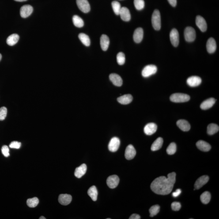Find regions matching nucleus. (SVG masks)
I'll return each instance as SVG.
<instances>
[{
	"label": "nucleus",
	"mask_w": 219,
	"mask_h": 219,
	"mask_svg": "<svg viewBox=\"0 0 219 219\" xmlns=\"http://www.w3.org/2000/svg\"><path fill=\"white\" fill-rule=\"evenodd\" d=\"M176 182V173L168 174V177L161 176L156 178L152 182L151 188L154 192L159 195H168L172 191Z\"/></svg>",
	"instance_id": "f257e3e1"
},
{
	"label": "nucleus",
	"mask_w": 219,
	"mask_h": 219,
	"mask_svg": "<svg viewBox=\"0 0 219 219\" xmlns=\"http://www.w3.org/2000/svg\"><path fill=\"white\" fill-rule=\"evenodd\" d=\"M170 99L171 101L173 102L182 103L189 101L190 97L189 95L186 94L176 93L171 95Z\"/></svg>",
	"instance_id": "f03ea898"
},
{
	"label": "nucleus",
	"mask_w": 219,
	"mask_h": 219,
	"mask_svg": "<svg viewBox=\"0 0 219 219\" xmlns=\"http://www.w3.org/2000/svg\"><path fill=\"white\" fill-rule=\"evenodd\" d=\"M152 26L156 31L160 30L161 27V15L159 10L156 9L152 16Z\"/></svg>",
	"instance_id": "7ed1b4c3"
},
{
	"label": "nucleus",
	"mask_w": 219,
	"mask_h": 219,
	"mask_svg": "<svg viewBox=\"0 0 219 219\" xmlns=\"http://www.w3.org/2000/svg\"><path fill=\"white\" fill-rule=\"evenodd\" d=\"M184 36L186 41L189 42L194 41L196 37L195 30L192 27H186L185 30Z\"/></svg>",
	"instance_id": "20e7f679"
},
{
	"label": "nucleus",
	"mask_w": 219,
	"mask_h": 219,
	"mask_svg": "<svg viewBox=\"0 0 219 219\" xmlns=\"http://www.w3.org/2000/svg\"><path fill=\"white\" fill-rule=\"evenodd\" d=\"M157 71V67L156 66L153 65H148L143 69L142 76L145 77H149L152 75L155 74Z\"/></svg>",
	"instance_id": "39448f33"
},
{
	"label": "nucleus",
	"mask_w": 219,
	"mask_h": 219,
	"mask_svg": "<svg viewBox=\"0 0 219 219\" xmlns=\"http://www.w3.org/2000/svg\"><path fill=\"white\" fill-rule=\"evenodd\" d=\"M77 3L79 9L84 13H87L90 11V5L87 0H77Z\"/></svg>",
	"instance_id": "423d86ee"
},
{
	"label": "nucleus",
	"mask_w": 219,
	"mask_h": 219,
	"mask_svg": "<svg viewBox=\"0 0 219 219\" xmlns=\"http://www.w3.org/2000/svg\"><path fill=\"white\" fill-rule=\"evenodd\" d=\"M120 145V141L117 137H113L111 139L108 144V149L110 152H115L119 149Z\"/></svg>",
	"instance_id": "0eeeda50"
},
{
	"label": "nucleus",
	"mask_w": 219,
	"mask_h": 219,
	"mask_svg": "<svg viewBox=\"0 0 219 219\" xmlns=\"http://www.w3.org/2000/svg\"><path fill=\"white\" fill-rule=\"evenodd\" d=\"M119 182V178L116 175H112L108 177L107 180V185L110 188L114 189L118 186Z\"/></svg>",
	"instance_id": "6e6552de"
},
{
	"label": "nucleus",
	"mask_w": 219,
	"mask_h": 219,
	"mask_svg": "<svg viewBox=\"0 0 219 219\" xmlns=\"http://www.w3.org/2000/svg\"><path fill=\"white\" fill-rule=\"evenodd\" d=\"M32 6L29 5H26L22 7L20 10V16L23 18H27L33 12Z\"/></svg>",
	"instance_id": "1a4fd4ad"
},
{
	"label": "nucleus",
	"mask_w": 219,
	"mask_h": 219,
	"mask_svg": "<svg viewBox=\"0 0 219 219\" xmlns=\"http://www.w3.org/2000/svg\"><path fill=\"white\" fill-rule=\"evenodd\" d=\"M197 26L202 32H205L207 30V24L205 19L202 16H198L196 19Z\"/></svg>",
	"instance_id": "9d476101"
},
{
	"label": "nucleus",
	"mask_w": 219,
	"mask_h": 219,
	"mask_svg": "<svg viewBox=\"0 0 219 219\" xmlns=\"http://www.w3.org/2000/svg\"><path fill=\"white\" fill-rule=\"evenodd\" d=\"M170 40L174 47H177L179 43V34L175 28H174L170 32Z\"/></svg>",
	"instance_id": "9b49d317"
},
{
	"label": "nucleus",
	"mask_w": 219,
	"mask_h": 219,
	"mask_svg": "<svg viewBox=\"0 0 219 219\" xmlns=\"http://www.w3.org/2000/svg\"><path fill=\"white\" fill-rule=\"evenodd\" d=\"M136 155L135 149L131 145H129L125 151V156L127 160H131L134 158Z\"/></svg>",
	"instance_id": "f8f14e48"
},
{
	"label": "nucleus",
	"mask_w": 219,
	"mask_h": 219,
	"mask_svg": "<svg viewBox=\"0 0 219 219\" xmlns=\"http://www.w3.org/2000/svg\"><path fill=\"white\" fill-rule=\"evenodd\" d=\"M209 180V177L207 175H203L200 177L196 182L194 187L196 190H198L206 184Z\"/></svg>",
	"instance_id": "ddd939ff"
},
{
	"label": "nucleus",
	"mask_w": 219,
	"mask_h": 219,
	"mask_svg": "<svg viewBox=\"0 0 219 219\" xmlns=\"http://www.w3.org/2000/svg\"><path fill=\"white\" fill-rule=\"evenodd\" d=\"M157 126L156 124L151 123L145 126L144 129V132L147 135H152L157 131Z\"/></svg>",
	"instance_id": "4468645a"
},
{
	"label": "nucleus",
	"mask_w": 219,
	"mask_h": 219,
	"mask_svg": "<svg viewBox=\"0 0 219 219\" xmlns=\"http://www.w3.org/2000/svg\"><path fill=\"white\" fill-rule=\"evenodd\" d=\"M202 82L201 77L197 76H192L187 79V83L191 87H196L199 86Z\"/></svg>",
	"instance_id": "2eb2a0df"
},
{
	"label": "nucleus",
	"mask_w": 219,
	"mask_h": 219,
	"mask_svg": "<svg viewBox=\"0 0 219 219\" xmlns=\"http://www.w3.org/2000/svg\"><path fill=\"white\" fill-rule=\"evenodd\" d=\"M109 78L116 86L121 87L123 84V80L122 77L116 73H111L110 75Z\"/></svg>",
	"instance_id": "dca6fc26"
},
{
	"label": "nucleus",
	"mask_w": 219,
	"mask_h": 219,
	"mask_svg": "<svg viewBox=\"0 0 219 219\" xmlns=\"http://www.w3.org/2000/svg\"><path fill=\"white\" fill-rule=\"evenodd\" d=\"M58 201L61 205H67L71 202L72 197L68 194H60L58 197Z\"/></svg>",
	"instance_id": "f3484780"
},
{
	"label": "nucleus",
	"mask_w": 219,
	"mask_h": 219,
	"mask_svg": "<svg viewBox=\"0 0 219 219\" xmlns=\"http://www.w3.org/2000/svg\"><path fill=\"white\" fill-rule=\"evenodd\" d=\"M216 43L215 40L213 38L211 37L208 39L207 43V49L209 53H213L216 50Z\"/></svg>",
	"instance_id": "a211bd4d"
},
{
	"label": "nucleus",
	"mask_w": 219,
	"mask_h": 219,
	"mask_svg": "<svg viewBox=\"0 0 219 219\" xmlns=\"http://www.w3.org/2000/svg\"><path fill=\"white\" fill-rule=\"evenodd\" d=\"M119 15L120 16L122 19L123 21H129L131 19V15H130V11L127 7H122Z\"/></svg>",
	"instance_id": "6ab92c4d"
},
{
	"label": "nucleus",
	"mask_w": 219,
	"mask_h": 219,
	"mask_svg": "<svg viewBox=\"0 0 219 219\" xmlns=\"http://www.w3.org/2000/svg\"><path fill=\"white\" fill-rule=\"evenodd\" d=\"M143 37V30L141 28H138L135 31L133 38L134 42L137 43H139L142 41Z\"/></svg>",
	"instance_id": "aec40b11"
},
{
	"label": "nucleus",
	"mask_w": 219,
	"mask_h": 219,
	"mask_svg": "<svg viewBox=\"0 0 219 219\" xmlns=\"http://www.w3.org/2000/svg\"><path fill=\"white\" fill-rule=\"evenodd\" d=\"M177 125L181 130L184 132L189 131L191 127L188 122L183 119H181L178 121L177 122Z\"/></svg>",
	"instance_id": "412c9836"
},
{
	"label": "nucleus",
	"mask_w": 219,
	"mask_h": 219,
	"mask_svg": "<svg viewBox=\"0 0 219 219\" xmlns=\"http://www.w3.org/2000/svg\"><path fill=\"white\" fill-rule=\"evenodd\" d=\"M216 100L213 98H210L207 100L204 101L201 105V108L202 110H206L212 108L215 104Z\"/></svg>",
	"instance_id": "4be33fe9"
},
{
	"label": "nucleus",
	"mask_w": 219,
	"mask_h": 219,
	"mask_svg": "<svg viewBox=\"0 0 219 219\" xmlns=\"http://www.w3.org/2000/svg\"><path fill=\"white\" fill-rule=\"evenodd\" d=\"M87 167L85 164H82L80 167L76 168L74 175L77 178H81L85 175L87 172Z\"/></svg>",
	"instance_id": "5701e85b"
},
{
	"label": "nucleus",
	"mask_w": 219,
	"mask_h": 219,
	"mask_svg": "<svg viewBox=\"0 0 219 219\" xmlns=\"http://www.w3.org/2000/svg\"><path fill=\"white\" fill-rule=\"evenodd\" d=\"M197 148L199 150L204 152H209L211 149V146L208 143L203 141H199L197 142Z\"/></svg>",
	"instance_id": "b1692460"
},
{
	"label": "nucleus",
	"mask_w": 219,
	"mask_h": 219,
	"mask_svg": "<svg viewBox=\"0 0 219 219\" xmlns=\"http://www.w3.org/2000/svg\"><path fill=\"white\" fill-rule=\"evenodd\" d=\"M110 44V40L108 36L106 35H102L100 38V45L102 50L107 51L108 48Z\"/></svg>",
	"instance_id": "393cba45"
},
{
	"label": "nucleus",
	"mask_w": 219,
	"mask_h": 219,
	"mask_svg": "<svg viewBox=\"0 0 219 219\" xmlns=\"http://www.w3.org/2000/svg\"><path fill=\"white\" fill-rule=\"evenodd\" d=\"M133 100V97L132 95L126 94L119 97L117 98L118 102L121 104L126 105L130 104Z\"/></svg>",
	"instance_id": "a878e982"
},
{
	"label": "nucleus",
	"mask_w": 219,
	"mask_h": 219,
	"mask_svg": "<svg viewBox=\"0 0 219 219\" xmlns=\"http://www.w3.org/2000/svg\"><path fill=\"white\" fill-rule=\"evenodd\" d=\"M19 36L17 34H13L8 37L7 39V43L8 45L13 46L18 42Z\"/></svg>",
	"instance_id": "bb28decb"
},
{
	"label": "nucleus",
	"mask_w": 219,
	"mask_h": 219,
	"mask_svg": "<svg viewBox=\"0 0 219 219\" xmlns=\"http://www.w3.org/2000/svg\"><path fill=\"white\" fill-rule=\"evenodd\" d=\"M163 143V139L161 137L157 138L152 144L151 147V150L152 151H156L161 149Z\"/></svg>",
	"instance_id": "cd10ccee"
},
{
	"label": "nucleus",
	"mask_w": 219,
	"mask_h": 219,
	"mask_svg": "<svg viewBox=\"0 0 219 219\" xmlns=\"http://www.w3.org/2000/svg\"><path fill=\"white\" fill-rule=\"evenodd\" d=\"M88 196L92 198V201H96L97 200L98 192L96 186H93L90 187L87 192Z\"/></svg>",
	"instance_id": "c85d7f7f"
},
{
	"label": "nucleus",
	"mask_w": 219,
	"mask_h": 219,
	"mask_svg": "<svg viewBox=\"0 0 219 219\" xmlns=\"http://www.w3.org/2000/svg\"><path fill=\"white\" fill-rule=\"evenodd\" d=\"M219 130V127L218 125L214 123L210 124L207 127V134L210 135H212L217 132Z\"/></svg>",
	"instance_id": "c756f323"
},
{
	"label": "nucleus",
	"mask_w": 219,
	"mask_h": 219,
	"mask_svg": "<svg viewBox=\"0 0 219 219\" xmlns=\"http://www.w3.org/2000/svg\"><path fill=\"white\" fill-rule=\"evenodd\" d=\"M78 37L84 45L89 46L90 45V39L87 35L85 33H81L79 35Z\"/></svg>",
	"instance_id": "7c9ffc66"
},
{
	"label": "nucleus",
	"mask_w": 219,
	"mask_h": 219,
	"mask_svg": "<svg viewBox=\"0 0 219 219\" xmlns=\"http://www.w3.org/2000/svg\"><path fill=\"white\" fill-rule=\"evenodd\" d=\"M73 22L74 25L78 28H81L83 27L84 22L83 20L77 15H75L73 17Z\"/></svg>",
	"instance_id": "2f4dec72"
},
{
	"label": "nucleus",
	"mask_w": 219,
	"mask_h": 219,
	"mask_svg": "<svg viewBox=\"0 0 219 219\" xmlns=\"http://www.w3.org/2000/svg\"><path fill=\"white\" fill-rule=\"evenodd\" d=\"M211 196L209 192L206 191L202 193L201 196V200L202 203L207 204L210 202Z\"/></svg>",
	"instance_id": "473e14b6"
},
{
	"label": "nucleus",
	"mask_w": 219,
	"mask_h": 219,
	"mask_svg": "<svg viewBox=\"0 0 219 219\" xmlns=\"http://www.w3.org/2000/svg\"><path fill=\"white\" fill-rule=\"evenodd\" d=\"M39 201L37 197H34L33 198H29L27 201V205L28 207L31 208L36 207L39 204Z\"/></svg>",
	"instance_id": "72a5a7b5"
},
{
	"label": "nucleus",
	"mask_w": 219,
	"mask_h": 219,
	"mask_svg": "<svg viewBox=\"0 0 219 219\" xmlns=\"http://www.w3.org/2000/svg\"><path fill=\"white\" fill-rule=\"evenodd\" d=\"M112 6L113 10L115 14L119 15L121 8H122L119 2L117 1H113L112 2Z\"/></svg>",
	"instance_id": "f704fd0d"
},
{
	"label": "nucleus",
	"mask_w": 219,
	"mask_h": 219,
	"mask_svg": "<svg viewBox=\"0 0 219 219\" xmlns=\"http://www.w3.org/2000/svg\"><path fill=\"white\" fill-rule=\"evenodd\" d=\"M160 207L158 205H156L152 206L149 210L150 217H153L156 216L160 212Z\"/></svg>",
	"instance_id": "c9c22d12"
},
{
	"label": "nucleus",
	"mask_w": 219,
	"mask_h": 219,
	"mask_svg": "<svg viewBox=\"0 0 219 219\" xmlns=\"http://www.w3.org/2000/svg\"><path fill=\"white\" fill-rule=\"evenodd\" d=\"M177 146L176 144L174 142L171 143L168 148H167V152L168 155H172L174 154L176 152Z\"/></svg>",
	"instance_id": "e433bc0d"
},
{
	"label": "nucleus",
	"mask_w": 219,
	"mask_h": 219,
	"mask_svg": "<svg viewBox=\"0 0 219 219\" xmlns=\"http://www.w3.org/2000/svg\"><path fill=\"white\" fill-rule=\"evenodd\" d=\"M134 6L138 10H142L145 7L144 0H134Z\"/></svg>",
	"instance_id": "4c0bfd02"
},
{
	"label": "nucleus",
	"mask_w": 219,
	"mask_h": 219,
	"mask_svg": "<svg viewBox=\"0 0 219 219\" xmlns=\"http://www.w3.org/2000/svg\"><path fill=\"white\" fill-rule=\"evenodd\" d=\"M117 62L119 65H123L125 63L126 61V57L123 53L119 52L117 56Z\"/></svg>",
	"instance_id": "58836bf2"
},
{
	"label": "nucleus",
	"mask_w": 219,
	"mask_h": 219,
	"mask_svg": "<svg viewBox=\"0 0 219 219\" xmlns=\"http://www.w3.org/2000/svg\"><path fill=\"white\" fill-rule=\"evenodd\" d=\"M7 114V109L5 107L0 108V121H3L5 119Z\"/></svg>",
	"instance_id": "ea45409f"
},
{
	"label": "nucleus",
	"mask_w": 219,
	"mask_h": 219,
	"mask_svg": "<svg viewBox=\"0 0 219 219\" xmlns=\"http://www.w3.org/2000/svg\"><path fill=\"white\" fill-rule=\"evenodd\" d=\"M171 207L172 210L175 211H178L180 210L181 208V205L180 202H175L171 204Z\"/></svg>",
	"instance_id": "a19ab883"
},
{
	"label": "nucleus",
	"mask_w": 219,
	"mask_h": 219,
	"mask_svg": "<svg viewBox=\"0 0 219 219\" xmlns=\"http://www.w3.org/2000/svg\"><path fill=\"white\" fill-rule=\"evenodd\" d=\"M2 153L4 156L5 157H8L9 156V149L8 146L7 145H4L2 146V149H1Z\"/></svg>",
	"instance_id": "79ce46f5"
},
{
	"label": "nucleus",
	"mask_w": 219,
	"mask_h": 219,
	"mask_svg": "<svg viewBox=\"0 0 219 219\" xmlns=\"http://www.w3.org/2000/svg\"><path fill=\"white\" fill-rule=\"evenodd\" d=\"M21 144L17 141H13L9 145V147L12 149H19L21 147Z\"/></svg>",
	"instance_id": "37998d69"
},
{
	"label": "nucleus",
	"mask_w": 219,
	"mask_h": 219,
	"mask_svg": "<svg viewBox=\"0 0 219 219\" xmlns=\"http://www.w3.org/2000/svg\"><path fill=\"white\" fill-rule=\"evenodd\" d=\"M181 193H182V191H181L180 189H177V190H176V191L175 192L172 193V197H175V198H176V197L179 196L180 195V194H181Z\"/></svg>",
	"instance_id": "c03bdc74"
},
{
	"label": "nucleus",
	"mask_w": 219,
	"mask_h": 219,
	"mask_svg": "<svg viewBox=\"0 0 219 219\" xmlns=\"http://www.w3.org/2000/svg\"><path fill=\"white\" fill-rule=\"evenodd\" d=\"M168 2L170 3V5L175 7L176 6L177 4V0H168Z\"/></svg>",
	"instance_id": "a18cd8bd"
},
{
	"label": "nucleus",
	"mask_w": 219,
	"mask_h": 219,
	"mask_svg": "<svg viewBox=\"0 0 219 219\" xmlns=\"http://www.w3.org/2000/svg\"><path fill=\"white\" fill-rule=\"evenodd\" d=\"M130 219H141V217L138 214H133L132 215L130 218Z\"/></svg>",
	"instance_id": "49530a36"
},
{
	"label": "nucleus",
	"mask_w": 219,
	"mask_h": 219,
	"mask_svg": "<svg viewBox=\"0 0 219 219\" xmlns=\"http://www.w3.org/2000/svg\"><path fill=\"white\" fill-rule=\"evenodd\" d=\"M16 1H18V2H24V1H27V0H14Z\"/></svg>",
	"instance_id": "de8ad7c7"
},
{
	"label": "nucleus",
	"mask_w": 219,
	"mask_h": 219,
	"mask_svg": "<svg viewBox=\"0 0 219 219\" xmlns=\"http://www.w3.org/2000/svg\"><path fill=\"white\" fill-rule=\"evenodd\" d=\"M39 219H46L45 217H43V216H41L40 217H39Z\"/></svg>",
	"instance_id": "09e8293b"
},
{
	"label": "nucleus",
	"mask_w": 219,
	"mask_h": 219,
	"mask_svg": "<svg viewBox=\"0 0 219 219\" xmlns=\"http://www.w3.org/2000/svg\"><path fill=\"white\" fill-rule=\"evenodd\" d=\"M1 58H2V55H1V54H0V61H1Z\"/></svg>",
	"instance_id": "8fccbe9b"
}]
</instances>
